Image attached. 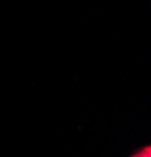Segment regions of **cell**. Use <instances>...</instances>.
<instances>
[{"label": "cell", "instance_id": "cell-1", "mask_svg": "<svg viewBox=\"0 0 151 157\" xmlns=\"http://www.w3.org/2000/svg\"><path fill=\"white\" fill-rule=\"evenodd\" d=\"M131 157H149V155H148L143 149H138V151H137V152H134Z\"/></svg>", "mask_w": 151, "mask_h": 157}, {"label": "cell", "instance_id": "cell-2", "mask_svg": "<svg viewBox=\"0 0 151 157\" xmlns=\"http://www.w3.org/2000/svg\"><path fill=\"white\" fill-rule=\"evenodd\" d=\"M142 149H143V151H145L149 157H151V145H148V146H145V148H142Z\"/></svg>", "mask_w": 151, "mask_h": 157}]
</instances>
